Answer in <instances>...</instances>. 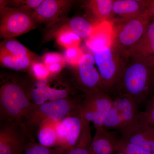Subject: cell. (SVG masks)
Returning <instances> with one entry per match:
<instances>
[{"mask_svg": "<svg viewBox=\"0 0 154 154\" xmlns=\"http://www.w3.org/2000/svg\"><path fill=\"white\" fill-rule=\"evenodd\" d=\"M25 154H68V152L61 148H50L33 141L26 144L24 148Z\"/></svg>", "mask_w": 154, "mask_h": 154, "instance_id": "24", "label": "cell"}, {"mask_svg": "<svg viewBox=\"0 0 154 154\" xmlns=\"http://www.w3.org/2000/svg\"><path fill=\"white\" fill-rule=\"evenodd\" d=\"M36 25L31 14L11 7L0 6V36L14 38L35 29Z\"/></svg>", "mask_w": 154, "mask_h": 154, "instance_id": "6", "label": "cell"}, {"mask_svg": "<svg viewBox=\"0 0 154 154\" xmlns=\"http://www.w3.org/2000/svg\"><path fill=\"white\" fill-rule=\"evenodd\" d=\"M53 76L44 80H36L27 94L35 105L55 101L70 96L72 90L68 85L58 82L52 86Z\"/></svg>", "mask_w": 154, "mask_h": 154, "instance_id": "11", "label": "cell"}, {"mask_svg": "<svg viewBox=\"0 0 154 154\" xmlns=\"http://www.w3.org/2000/svg\"><path fill=\"white\" fill-rule=\"evenodd\" d=\"M140 114L143 119L154 128V97L149 101L145 109L140 112Z\"/></svg>", "mask_w": 154, "mask_h": 154, "instance_id": "30", "label": "cell"}, {"mask_svg": "<svg viewBox=\"0 0 154 154\" xmlns=\"http://www.w3.org/2000/svg\"><path fill=\"white\" fill-rule=\"evenodd\" d=\"M55 39L59 45L68 49L79 47L82 38L72 31H65L59 33Z\"/></svg>", "mask_w": 154, "mask_h": 154, "instance_id": "25", "label": "cell"}, {"mask_svg": "<svg viewBox=\"0 0 154 154\" xmlns=\"http://www.w3.org/2000/svg\"><path fill=\"white\" fill-rule=\"evenodd\" d=\"M33 104L27 92L17 81L9 79L1 82L0 116L2 123L25 125L28 112Z\"/></svg>", "mask_w": 154, "mask_h": 154, "instance_id": "2", "label": "cell"}, {"mask_svg": "<svg viewBox=\"0 0 154 154\" xmlns=\"http://www.w3.org/2000/svg\"><path fill=\"white\" fill-rule=\"evenodd\" d=\"M72 2L69 0H44L31 14L36 26L47 28L67 19Z\"/></svg>", "mask_w": 154, "mask_h": 154, "instance_id": "12", "label": "cell"}, {"mask_svg": "<svg viewBox=\"0 0 154 154\" xmlns=\"http://www.w3.org/2000/svg\"><path fill=\"white\" fill-rule=\"evenodd\" d=\"M43 1V0L13 1L10 2L13 3L12 8L21 9L32 14Z\"/></svg>", "mask_w": 154, "mask_h": 154, "instance_id": "29", "label": "cell"}, {"mask_svg": "<svg viewBox=\"0 0 154 154\" xmlns=\"http://www.w3.org/2000/svg\"><path fill=\"white\" fill-rule=\"evenodd\" d=\"M149 0H114L111 21L131 19L147 10Z\"/></svg>", "mask_w": 154, "mask_h": 154, "instance_id": "17", "label": "cell"}, {"mask_svg": "<svg viewBox=\"0 0 154 154\" xmlns=\"http://www.w3.org/2000/svg\"><path fill=\"white\" fill-rule=\"evenodd\" d=\"M82 121V130L79 139L68 154H91L93 138L91 135L90 123Z\"/></svg>", "mask_w": 154, "mask_h": 154, "instance_id": "23", "label": "cell"}, {"mask_svg": "<svg viewBox=\"0 0 154 154\" xmlns=\"http://www.w3.org/2000/svg\"><path fill=\"white\" fill-rule=\"evenodd\" d=\"M30 70L36 80H44L51 76L47 67L42 61L36 60L30 67Z\"/></svg>", "mask_w": 154, "mask_h": 154, "instance_id": "27", "label": "cell"}, {"mask_svg": "<svg viewBox=\"0 0 154 154\" xmlns=\"http://www.w3.org/2000/svg\"><path fill=\"white\" fill-rule=\"evenodd\" d=\"M148 11L151 16L152 20H154V0H149Z\"/></svg>", "mask_w": 154, "mask_h": 154, "instance_id": "32", "label": "cell"}, {"mask_svg": "<svg viewBox=\"0 0 154 154\" xmlns=\"http://www.w3.org/2000/svg\"><path fill=\"white\" fill-rule=\"evenodd\" d=\"M57 122L46 120L39 125L37 131V138L41 145L47 147H58V140L56 127Z\"/></svg>", "mask_w": 154, "mask_h": 154, "instance_id": "22", "label": "cell"}, {"mask_svg": "<svg viewBox=\"0 0 154 154\" xmlns=\"http://www.w3.org/2000/svg\"><path fill=\"white\" fill-rule=\"evenodd\" d=\"M108 93L99 91L87 94L80 102L79 112L81 119L92 122L95 128L102 127L113 103Z\"/></svg>", "mask_w": 154, "mask_h": 154, "instance_id": "8", "label": "cell"}, {"mask_svg": "<svg viewBox=\"0 0 154 154\" xmlns=\"http://www.w3.org/2000/svg\"><path fill=\"white\" fill-rule=\"evenodd\" d=\"M121 152L126 154H152L119 138L116 146L115 152Z\"/></svg>", "mask_w": 154, "mask_h": 154, "instance_id": "26", "label": "cell"}, {"mask_svg": "<svg viewBox=\"0 0 154 154\" xmlns=\"http://www.w3.org/2000/svg\"><path fill=\"white\" fill-rule=\"evenodd\" d=\"M95 25L91 20L80 16L67 18L48 28L43 38L44 42L55 39L59 33L65 31H72L86 39L91 36Z\"/></svg>", "mask_w": 154, "mask_h": 154, "instance_id": "15", "label": "cell"}, {"mask_svg": "<svg viewBox=\"0 0 154 154\" xmlns=\"http://www.w3.org/2000/svg\"><path fill=\"white\" fill-rule=\"evenodd\" d=\"M80 103L69 96L40 105L33 104L28 112L25 125L29 131L38 128L45 120L59 122L67 116L79 114Z\"/></svg>", "mask_w": 154, "mask_h": 154, "instance_id": "4", "label": "cell"}, {"mask_svg": "<svg viewBox=\"0 0 154 154\" xmlns=\"http://www.w3.org/2000/svg\"><path fill=\"white\" fill-rule=\"evenodd\" d=\"M36 60L33 53L15 38L5 39L1 42L0 63L3 67L25 70Z\"/></svg>", "mask_w": 154, "mask_h": 154, "instance_id": "9", "label": "cell"}, {"mask_svg": "<svg viewBox=\"0 0 154 154\" xmlns=\"http://www.w3.org/2000/svg\"><path fill=\"white\" fill-rule=\"evenodd\" d=\"M42 62L47 67L59 63L66 62L63 56L57 52L45 54L42 57Z\"/></svg>", "mask_w": 154, "mask_h": 154, "instance_id": "31", "label": "cell"}, {"mask_svg": "<svg viewBox=\"0 0 154 154\" xmlns=\"http://www.w3.org/2000/svg\"><path fill=\"white\" fill-rule=\"evenodd\" d=\"M84 54L82 51L79 47L72 48L66 50L63 57L66 63L76 67Z\"/></svg>", "mask_w": 154, "mask_h": 154, "instance_id": "28", "label": "cell"}, {"mask_svg": "<svg viewBox=\"0 0 154 154\" xmlns=\"http://www.w3.org/2000/svg\"><path fill=\"white\" fill-rule=\"evenodd\" d=\"M113 37V22L105 21L95 25L91 36L86 39V44L95 53L102 48L111 47Z\"/></svg>", "mask_w": 154, "mask_h": 154, "instance_id": "18", "label": "cell"}, {"mask_svg": "<svg viewBox=\"0 0 154 154\" xmlns=\"http://www.w3.org/2000/svg\"><path fill=\"white\" fill-rule=\"evenodd\" d=\"M94 57L103 90L108 93L116 87L126 59L112 47L99 50Z\"/></svg>", "mask_w": 154, "mask_h": 154, "instance_id": "5", "label": "cell"}, {"mask_svg": "<svg viewBox=\"0 0 154 154\" xmlns=\"http://www.w3.org/2000/svg\"><path fill=\"white\" fill-rule=\"evenodd\" d=\"M95 63L94 55L90 53L84 54L75 67V82L77 87L85 95L97 91H104L101 77L95 67Z\"/></svg>", "mask_w": 154, "mask_h": 154, "instance_id": "10", "label": "cell"}, {"mask_svg": "<svg viewBox=\"0 0 154 154\" xmlns=\"http://www.w3.org/2000/svg\"><path fill=\"white\" fill-rule=\"evenodd\" d=\"M154 57V20L143 36L127 54L128 59Z\"/></svg>", "mask_w": 154, "mask_h": 154, "instance_id": "21", "label": "cell"}, {"mask_svg": "<svg viewBox=\"0 0 154 154\" xmlns=\"http://www.w3.org/2000/svg\"><path fill=\"white\" fill-rule=\"evenodd\" d=\"M30 132L25 125L2 123L0 129V154H22Z\"/></svg>", "mask_w": 154, "mask_h": 154, "instance_id": "13", "label": "cell"}, {"mask_svg": "<svg viewBox=\"0 0 154 154\" xmlns=\"http://www.w3.org/2000/svg\"><path fill=\"white\" fill-rule=\"evenodd\" d=\"M114 154H126L121 152H116Z\"/></svg>", "mask_w": 154, "mask_h": 154, "instance_id": "33", "label": "cell"}, {"mask_svg": "<svg viewBox=\"0 0 154 154\" xmlns=\"http://www.w3.org/2000/svg\"><path fill=\"white\" fill-rule=\"evenodd\" d=\"M152 21L147 9L137 17L113 22V37L111 47L126 59L128 53L143 36Z\"/></svg>", "mask_w": 154, "mask_h": 154, "instance_id": "3", "label": "cell"}, {"mask_svg": "<svg viewBox=\"0 0 154 154\" xmlns=\"http://www.w3.org/2000/svg\"><path fill=\"white\" fill-rule=\"evenodd\" d=\"M116 88L139 105L154 89V57L128 59Z\"/></svg>", "mask_w": 154, "mask_h": 154, "instance_id": "1", "label": "cell"}, {"mask_svg": "<svg viewBox=\"0 0 154 154\" xmlns=\"http://www.w3.org/2000/svg\"><path fill=\"white\" fill-rule=\"evenodd\" d=\"M58 147L69 152L74 146L81 134L82 121L79 114L67 116L56 122Z\"/></svg>", "mask_w": 154, "mask_h": 154, "instance_id": "16", "label": "cell"}, {"mask_svg": "<svg viewBox=\"0 0 154 154\" xmlns=\"http://www.w3.org/2000/svg\"><path fill=\"white\" fill-rule=\"evenodd\" d=\"M93 139L91 154H113L118 138L114 131L96 128Z\"/></svg>", "mask_w": 154, "mask_h": 154, "instance_id": "19", "label": "cell"}, {"mask_svg": "<svg viewBox=\"0 0 154 154\" xmlns=\"http://www.w3.org/2000/svg\"><path fill=\"white\" fill-rule=\"evenodd\" d=\"M138 104L130 96L119 94L108 112L102 127L107 131L121 130L130 124L140 113Z\"/></svg>", "mask_w": 154, "mask_h": 154, "instance_id": "7", "label": "cell"}, {"mask_svg": "<svg viewBox=\"0 0 154 154\" xmlns=\"http://www.w3.org/2000/svg\"><path fill=\"white\" fill-rule=\"evenodd\" d=\"M120 131V137L122 139L151 152V143L154 139V128L142 117L140 112L135 120Z\"/></svg>", "mask_w": 154, "mask_h": 154, "instance_id": "14", "label": "cell"}, {"mask_svg": "<svg viewBox=\"0 0 154 154\" xmlns=\"http://www.w3.org/2000/svg\"><path fill=\"white\" fill-rule=\"evenodd\" d=\"M114 0H90L85 2V8L91 22L96 24L111 21Z\"/></svg>", "mask_w": 154, "mask_h": 154, "instance_id": "20", "label": "cell"}]
</instances>
